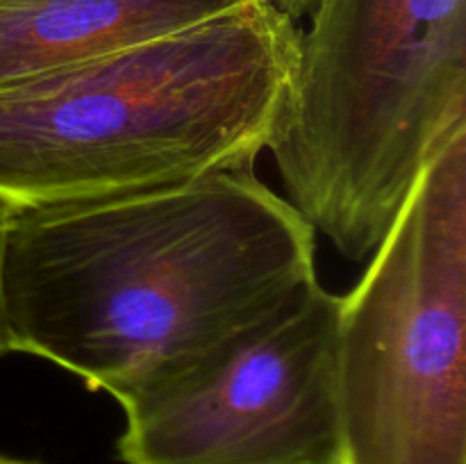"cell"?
Here are the masks:
<instances>
[{
  "label": "cell",
  "mask_w": 466,
  "mask_h": 464,
  "mask_svg": "<svg viewBox=\"0 0 466 464\" xmlns=\"http://www.w3.org/2000/svg\"><path fill=\"white\" fill-rule=\"evenodd\" d=\"M317 232L253 168L14 207L3 246L9 353L126 398L317 277Z\"/></svg>",
  "instance_id": "obj_1"
},
{
  "label": "cell",
  "mask_w": 466,
  "mask_h": 464,
  "mask_svg": "<svg viewBox=\"0 0 466 464\" xmlns=\"http://www.w3.org/2000/svg\"><path fill=\"white\" fill-rule=\"evenodd\" d=\"M258 0L176 35L0 85V200L71 203L253 168L299 55Z\"/></svg>",
  "instance_id": "obj_2"
},
{
  "label": "cell",
  "mask_w": 466,
  "mask_h": 464,
  "mask_svg": "<svg viewBox=\"0 0 466 464\" xmlns=\"http://www.w3.org/2000/svg\"><path fill=\"white\" fill-rule=\"evenodd\" d=\"M309 14L268 150L296 212L364 262L466 127V0H317Z\"/></svg>",
  "instance_id": "obj_3"
},
{
  "label": "cell",
  "mask_w": 466,
  "mask_h": 464,
  "mask_svg": "<svg viewBox=\"0 0 466 464\" xmlns=\"http://www.w3.org/2000/svg\"><path fill=\"white\" fill-rule=\"evenodd\" d=\"M335 464H466V127L339 298Z\"/></svg>",
  "instance_id": "obj_4"
},
{
  "label": "cell",
  "mask_w": 466,
  "mask_h": 464,
  "mask_svg": "<svg viewBox=\"0 0 466 464\" xmlns=\"http://www.w3.org/2000/svg\"><path fill=\"white\" fill-rule=\"evenodd\" d=\"M339 298L303 282L118 400V462L335 464Z\"/></svg>",
  "instance_id": "obj_5"
},
{
  "label": "cell",
  "mask_w": 466,
  "mask_h": 464,
  "mask_svg": "<svg viewBox=\"0 0 466 464\" xmlns=\"http://www.w3.org/2000/svg\"><path fill=\"white\" fill-rule=\"evenodd\" d=\"M258 0H0V85L176 35Z\"/></svg>",
  "instance_id": "obj_6"
},
{
  "label": "cell",
  "mask_w": 466,
  "mask_h": 464,
  "mask_svg": "<svg viewBox=\"0 0 466 464\" xmlns=\"http://www.w3.org/2000/svg\"><path fill=\"white\" fill-rule=\"evenodd\" d=\"M14 207L5 200H0V268H3V246H5V232H7L9 217H12ZM9 353L7 335H5V317H3V289H0V358Z\"/></svg>",
  "instance_id": "obj_7"
},
{
  "label": "cell",
  "mask_w": 466,
  "mask_h": 464,
  "mask_svg": "<svg viewBox=\"0 0 466 464\" xmlns=\"http://www.w3.org/2000/svg\"><path fill=\"white\" fill-rule=\"evenodd\" d=\"M314 3H317V0H276L278 7L285 9L291 18H299L303 16V14L312 12Z\"/></svg>",
  "instance_id": "obj_8"
},
{
  "label": "cell",
  "mask_w": 466,
  "mask_h": 464,
  "mask_svg": "<svg viewBox=\"0 0 466 464\" xmlns=\"http://www.w3.org/2000/svg\"><path fill=\"white\" fill-rule=\"evenodd\" d=\"M0 464H39V462H30V459H16V458H5V455H0Z\"/></svg>",
  "instance_id": "obj_9"
}]
</instances>
